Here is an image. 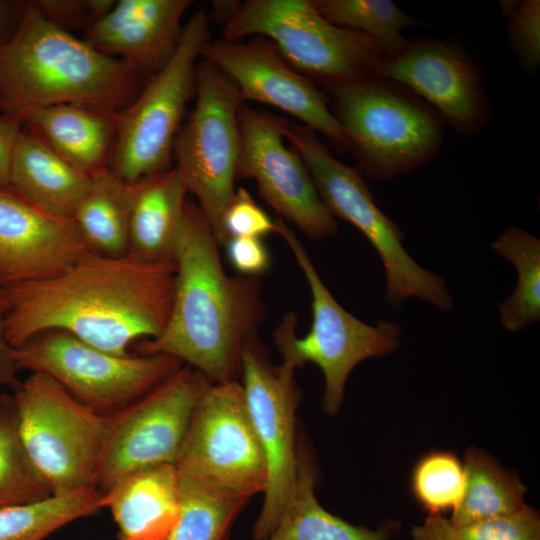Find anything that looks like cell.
<instances>
[{
    "instance_id": "cell-10",
    "label": "cell",
    "mask_w": 540,
    "mask_h": 540,
    "mask_svg": "<svg viewBox=\"0 0 540 540\" xmlns=\"http://www.w3.org/2000/svg\"><path fill=\"white\" fill-rule=\"evenodd\" d=\"M195 94V106L174 142V167L198 200L218 244L225 246L224 216L236 191L238 113L244 102L235 84L203 59L196 68Z\"/></svg>"
},
{
    "instance_id": "cell-11",
    "label": "cell",
    "mask_w": 540,
    "mask_h": 540,
    "mask_svg": "<svg viewBox=\"0 0 540 540\" xmlns=\"http://www.w3.org/2000/svg\"><path fill=\"white\" fill-rule=\"evenodd\" d=\"M21 369L44 373L100 412L141 398L182 367L164 354L115 355L63 331H49L14 348Z\"/></svg>"
},
{
    "instance_id": "cell-16",
    "label": "cell",
    "mask_w": 540,
    "mask_h": 540,
    "mask_svg": "<svg viewBox=\"0 0 540 540\" xmlns=\"http://www.w3.org/2000/svg\"><path fill=\"white\" fill-rule=\"evenodd\" d=\"M200 58L226 75L245 101L273 106L320 132L338 150L349 149L344 132L333 115L329 98L313 81L292 68L275 45L264 37L248 42L209 40Z\"/></svg>"
},
{
    "instance_id": "cell-38",
    "label": "cell",
    "mask_w": 540,
    "mask_h": 540,
    "mask_svg": "<svg viewBox=\"0 0 540 540\" xmlns=\"http://www.w3.org/2000/svg\"><path fill=\"white\" fill-rule=\"evenodd\" d=\"M22 128L23 123L18 115L0 113V185H9L10 155Z\"/></svg>"
},
{
    "instance_id": "cell-40",
    "label": "cell",
    "mask_w": 540,
    "mask_h": 540,
    "mask_svg": "<svg viewBox=\"0 0 540 540\" xmlns=\"http://www.w3.org/2000/svg\"><path fill=\"white\" fill-rule=\"evenodd\" d=\"M25 2L0 0V45L6 41L17 27Z\"/></svg>"
},
{
    "instance_id": "cell-2",
    "label": "cell",
    "mask_w": 540,
    "mask_h": 540,
    "mask_svg": "<svg viewBox=\"0 0 540 540\" xmlns=\"http://www.w3.org/2000/svg\"><path fill=\"white\" fill-rule=\"evenodd\" d=\"M219 247L202 210L187 200L168 321L157 337L138 346L143 355L177 358L211 383L237 381L243 348L265 317L259 279L229 276Z\"/></svg>"
},
{
    "instance_id": "cell-33",
    "label": "cell",
    "mask_w": 540,
    "mask_h": 540,
    "mask_svg": "<svg viewBox=\"0 0 540 540\" xmlns=\"http://www.w3.org/2000/svg\"><path fill=\"white\" fill-rule=\"evenodd\" d=\"M464 488V465L449 451L426 454L412 471V493L429 515L453 512L463 497Z\"/></svg>"
},
{
    "instance_id": "cell-22",
    "label": "cell",
    "mask_w": 540,
    "mask_h": 540,
    "mask_svg": "<svg viewBox=\"0 0 540 540\" xmlns=\"http://www.w3.org/2000/svg\"><path fill=\"white\" fill-rule=\"evenodd\" d=\"M8 181L15 192L38 208L72 218L90 176L71 166L23 126L11 151Z\"/></svg>"
},
{
    "instance_id": "cell-23",
    "label": "cell",
    "mask_w": 540,
    "mask_h": 540,
    "mask_svg": "<svg viewBox=\"0 0 540 540\" xmlns=\"http://www.w3.org/2000/svg\"><path fill=\"white\" fill-rule=\"evenodd\" d=\"M136 184L129 254L147 262H174L188 191L175 167Z\"/></svg>"
},
{
    "instance_id": "cell-19",
    "label": "cell",
    "mask_w": 540,
    "mask_h": 540,
    "mask_svg": "<svg viewBox=\"0 0 540 540\" xmlns=\"http://www.w3.org/2000/svg\"><path fill=\"white\" fill-rule=\"evenodd\" d=\"M190 0H120L88 28L83 39L104 55L150 79L170 59Z\"/></svg>"
},
{
    "instance_id": "cell-6",
    "label": "cell",
    "mask_w": 540,
    "mask_h": 540,
    "mask_svg": "<svg viewBox=\"0 0 540 540\" xmlns=\"http://www.w3.org/2000/svg\"><path fill=\"white\" fill-rule=\"evenodd\" d=\"M222 38H269L297 72L326 88L375 75L386 56L369 36L326 20L313 0H247L223 25Z\"/></svg>"
},
{
    "instance_id": "cell-42",
    "label": "cell",
    "mask_w": 540,
    "mask_h": 540,
    "mask_svg": "<svg viewBox=\"0 0 540 540\" xmlns=\"http://www.w3.org/2000/svg\"><path fill=\"white\" fill-rule=\"evenodd\" d=\"M0 310L4 312L5 314L9 310V304L6 298V295L4 293V290L0 288Z\"/></svg>"
},
{
    "instance_id": "cell-25",
    "label": "cell",
    "mask_w": 540,
    "mask_h": 540,
    "mask_svg": "<svg viewBox=\"0 0 540 540\" xmlns=\"http://www.w3.org/2000/svg\"><path fill=\"white\" fill-rule=\"evenodd\" d=\"M296 482L287 505L267 540H389L394 522L377 530L354 526L331 514L318 502L315 472L309 456L298 447Z\"/></svg>"
},
{
    "instance_id": "cell-41",
    "label": "cell",
    "mask_w": 540,
    "mask_h": 540,
    "mask_svg": "<svg viewBox=\"0 0 540 540\" xmlns=\"http://www.w3.org/2000/svg\"><path fill=\"white\" fill-rule=\"evenodd\" d=\"M241 1H213L212 12L215 20L224 25L236 11Z\"/></svg>"
},
{
    "instance_id": "cell-20",
    "label": "cell",
    "mask_w": 540,
    "mask_h": 540,
    "mask_svg": "<svg viewBox=\"0 0 540 540\" xmlns=\"http://www.w3.org/2000/svg\"><path fill=\"white\" fill-rule=\"evenodd\" d=\"M108 109L59 104L19 115L23 126L77 170L92 175L108 166L117 122Z\"/></svg>"
},
{
    "instance_id": "cell-5",
    "label": "cell",
    "mask_w": 540,
    "mask_h": 540,
    "mask_svg": "<svg viewBox=\"0 0 540 540\" xmlns=\"http://www.w3.org/2000/svg\"><path fill=\"white\" fill-rule=\"evenodd\" d=\"M280 127L331 213L356 227L378 253L386 276L385 301L399 308L406 299L417 297L441 310H452L444 278L420 266L406 251L403 232L376 205L362 173L335 158L305 125L281 118Z\"/></svg>"
},
{
    "instance_id": "cell-15",
    "label": "cell",
    "mask_w": 540,
    "mask_h": 540,
    "mask_svg": "<svg viewBox=\"0 0 540 540\" xmlns=\"http://www.w3.org/2000/svg\"><path fill=\"white\" fill-rule=\"evenodd\" d=\"M238 123L236 178L255 180L261 196L280 218L296 225L310 239L335 235L336 217L321 199L298 151L285 144L280 118L243 103Z\"/></svg>"
},
{
    "instance_id": "cell-27",
    "label": "cell",
    "mask_w": 540,
    "mask_h": 540,
    "mask_svg": "<svg viewBox=\"0 0 540 540\" xmlns=\"http://www.w3.org/2000/svg\"><path fill=\"white\" fill-rule=\"evenodd\" d=\"M179 511L166 540H223L248 498L179 474Z\"/></svg>"
},
{
    "instance_id": "cell-14",
    "label": "cell",
    "mask_w": 540,
    "mask_h": 540,
    "mask_svg": "<svg viewBox=\"0 0 540 540\" xmlns=\"http://www.w3.org/2000/svg\"><path fill=\"white\" fill-rule=\"evenodd\" d=\"M209 383L197 370L181 367L111 416L96 487L105 492L136 470L175 465L194 409Z\"/></svg>"
},
{
    "instance_id": "cell-28",
    "label": "cell",
    "mask_w": 540,
    "mask_h": 540,
    "mask_svg": "<svg viewBox=\"0 0 540 540\" xmlns=\"http://www.w3.org/2000/svg\"><path fill=\"white\" fill-rule=\"evenodd\" d=\"M492 248L517 272L515 289L498 306L500 323L508 332L523 330L540 319V240L512 226L498 236Z\"/></svg>"
},
{
    "instance_id": "cell-26",
    "label": "cell",
    "mask_w": 540,
    "mask_h": 540,
    "mask_svg": "<svg viewBox=\"0 0 540 540\" xmlns=\"http://www.w3.org/2000/svg\"><path fill=\"white\" fill-rule=\"evenodd\" d=\"M465 488L450 521L457 525L510 514L521 509L525 485L482 449L471 447L464 457Z\"/></svg>"
},
{
    "instance_id": "cell-36",
    "label": "cell",
    "mask_w": 540,
    "mask_h": 540,
    "mask_svg": "<svg viewBox=\"0 0 540 540\" xmlns=\"http://www.w3.org/2000/svg\"><path fill=\"white\" fill-rule=\"evenodd\" d=\"M224 247L230 263L240 275L256 277L270 267V254L261 238L233 237Z\"/></svg>"
},
{
    "instance_id": "cell-34",
    "label": "cell",
    "mask_w": 540,
    "mask_h": 540,
    "mask_svg": "<svg viewBox=\"0 0 540 540\" xmlns=\"http://www.w3.org/2000/svg\"><path fill=\"white\" fill-rule=\"evenodd\" d=\"M501 7L512 52L526 74H534L540 65V1H501Z\"/></svg>"
},
{
    "instance_id": "cell-13",
    "label": "cell",
    "mask_w": 540,
    "mask_h": 540,
    "mask_svg": "<svg viewBox=\"0 0 540 540\" xmlns=\"http://www.w3.org/2000/svg\"><path fill=\"white\" fill-rule=\"evenodd\" d=\"M296 368L273 364L263 344L254 337L242 351V388L249 416L264 454L267 485L264 502L254 525L255 540H267L277 525L293 491L298 470L295 413L301 392Z\"/></svg>"
},
{
    "instance_id": "cell-30",
    "label": "cell",
    "mask_w": 540,
    "mask_h": 540,
    "mask_svg": "<svg viewBox=\"0 0 540 540\" xmlns=\"http://www.w3.org/2000/svg\"><path fill=\"white\" fill-rule=\"evenodd\" d=\"M51 495L24 448L14 397L0 393V509Z\"/></svg>"
},
{
    "instance_id": "cell-37",
    "label": "cell",
    "mask_w": 540,
    "mask_h": 540,
    "mask_svg": "<svg viewBox=\"0 0 540 540\" xmlns=\"http://www.w3.org/2000/svg\"><path fill=\"white\" fill-rule=\"evenodd\" d=\"M41 12L52 22L64 28L89 19L91 24L104 15L115 1H35ZM90 24V25H91Z\"/></svg>"
},
{
    "instance_id": "cell-1",
    "label": "cell",
    "mask_w": 540,
    "mask_h": 540,
    "mask_svg": "<svg viewBox=\"0 0 540 540\" xmlns=\"http://www.w3.org/2000/svg\"><path fill=\"white\" fill-rule=\"evenodd\" d=\"M175 262L89 251L63 273L3 288L5 335L19 347L49 331L67 332L115 355L164 329L172 307Z\"/></svg>"
},
{
    "instance_id": "cell-17",
    "label": "cell",
    "mask_w": 540,
    "mask_h": 540,
    "mask_svg": "<svg viewBox=\"0 0 540 540\" xmlns=\"http://www.w3.org/2000/svg\"><path fill=\"white\" fill-rule=\"evenodd\" d=\"M375 76L412 90L461 135L474 136L490 121L491 106L480 69L456 44L410 40L400 54L384 57Z\"/></svg>"
},
{
    "instance_id": "cell-8",
    "label": "cell",
    "mask_w": 540,
    "mask_h": 540,
    "mask_svg": "<svg viewBox=\"0 0 540 540\" xmlns=\"http://www.w3.org/2000/svg\"><path fill=\"white\" fill-rule=\"evenodd\" d=\"M13 397L24 448L52 495L96 487L111 416L44 373H31Z\"/></svg>"
},
{
    "instance_id": "cell-12",
    "label": "cell",
    "mask_w": 540,
    "mask_h": 540,
    "mask_svg": "<svg viewBox=\"0 0 540 540\" xmlns=\"http://www.w3.org/2000/svg\"><path fill=\"white\" fill-rule=\"evenodd\" d=\"M175 466L250 498L265 491L267 467L237 381L209 383L192 414Z\"/></svg>"
},
{
    "instance_id": "cell-18",
    "label": "cell",
    "mask_w": 540,
    "mask_h": 540,
    "mask_svg": "<svg viewBox=\"0 0 540 540\" xmlns=\"http://www.w3.org/2000/svg\"><path fill=\"white\" fill-rule=\"evenodd\" d=\"M72 218L52 215L0 185V288L57 276L88 253Z\"/></svg>"
},
{
    "instance_id": "cell-3",
    "label": "cell",
    "mask_w": 540,
    "mask_h": 540,
    "mask_svg": "<svg viewBox=\"0 0 540 540\" xmlns=\"http://www.w3.org/2000/svg\"><path fill=\"white\" fill-rule=\"evenodd\" d=\"M148 80L49 20L25 2L20 21L0 45V113L59 104L124 109Z\"/></svg>"
},
{
    "instance_id": "cell-35",
    "label": "cell",
    "mask_w": 540,
    "mask_h": 540,
    "mask_svg": "<svg viewBox=\"0 0 540 540\" xmlns=\"http://www.w3.org/2000/svg\"><path fill=\"white\" fill-rule=\"evenodd\" d=\"M224 228L229 239L233 237L261 238L276 232V223L256 203L248 190L239 187L226 210Z\"/></svg>"
},
{
    "instance_id": "cell-7",
    "label": "cell",
    "mask_w": 540,
    "mask_h": 540,
    "mask_svg": "<svg viewBox=\"0 0 540 540\" xmlns=\"http://www.w3.org/2000/svg\"><path fill=\"white\" fill-rule=\"evenodd\" d=\"M276 232L291 249L312 296V322L307 334H296L297 316L288 313L274 331V341L283 362L298 368L316 364L325 379L323 407L335 414L344 397L352 370L371 357L386 356L400 344L402 327L397 322L367 324L344 309L319 276L306 249L282 218L275 220Z\"/></svg>"
},
{
    "instance_id": "cell-24",
    "label": "cell",
    "mask_w": 540,
    "mask_h": 540,
    "mask_svg": "<svg viewBox=\"0 0 540 540\" xmlns=\"http://www.w3.org/2000/svg\"><path fill=\"white\" fill-rule=\"evenodd\" d=\"M135 188V183L124 181L108 167L90 175L72 219L91 251L111 257L129 254Z\"/></svg>"
},
{
    "instance_id": "cell-29",
    "label": "cell",
    "mask_w": 540,
    "mask_h": 540,
    "mask_svg": "<svg viewBox=\"0 0 540 540\" xmlns=\"http://www.w3.org/2000/svg\"><path fill=\"white\" fill-rule=\"evenodd\" d=\"M103 508V492L97 487L5 507L0 509V540H43L66 524Z\"/></svg>"
},
{
    "instance_id": "cell-31",
    "label": "cell",
    "mask_w": 540,
    "mask_h": 540,
    "mask_svg": "<svg viewBox=\"0 0 540 540\" xmlns=\"http://www.w3.org/2000/svg\"><path fill=\"white\" fill-rule=\"evenodd\" d=\"M318 12L334 25L375 40L386 56L400 54L409 44L406 27L423 23L406 15L390 0H313Z\"/></svg>"
},
{
    "instance_id": "cell-32",
    "label": "cell",
    "mask_w": 540,
    "mask_h": 540,
    "mask_svg": "<svg viewBox=\"0 0 540 540\" xmlns=\"http://www.w3.org/2000/svg\"><path fill=\"white\" fill-rule=\"evenodd\" d=\"M411 534L414 540H540V518L526 504L516 512L463 525L429 515Z\"/></svg>"
},
{
    "instance_id": "cell-21",
    "label": "cell",
    "mask_w": 540,
    "mask_h": 540,
    "mask_svg": "<svg viewBox=\"0 0 540 540\" xmlns=\"http://www.w3.org/2000/svg\"><path fill=\"white\" fill-rule=\"evenodd\" d=\"M179 498V473L170 463L136 470L103 492L122 540H166Z\"/></svg>"
},
{
    "instance_id": "cell-39",
    "label": "cell",
    "mask_w": 540,
    "mask_h": 540,
    "mask_svg": "<svg viewBox=\"0 0 540 540\" xmlns=\"http://www.w3.org/2000/svg\"><path fill=\"white\" fill-rule=\"evenodd\" d=\"M13 350L5 335V313L0 310V387L15 391L22 382L18 379L19 368Z\"/></svg>"
},
{
    "instance_id": "cell-4",
    "label": "cell",
    "mask_w": 540,
    "mask_h": 540,
    "mask_svg": "<svg viewBox=\"0 0 540 540\" xmlns=\"http://www.w3.org/2000/svg\"><path fill=\"white\" fill-rule=\"evenodd\" d=\"M326 89L348 150L367 177L388 181L426 165L439 153L445 124L406 86L373 75Z\"/></svg>"
},
{
    "instance_id": "cell-9",
    "label": "cell",
    "mask_w": 540,
    "mask_h": 540,
    "mask_svg": "<svg viewBox=\"0 0 540 540\" xmlns=\"http://www.w3.org/2000/svg\"><path fill=\"white\" fill-rule=\"evenodd\" d=\"M210 39L208 16L198 11L183 26L167 63L117 112L107 167L124 181L137 183L172 168L174 142L196 93L197 60Z\"/></svg>"
}]
</instances>
